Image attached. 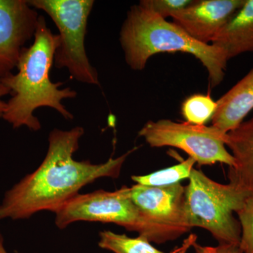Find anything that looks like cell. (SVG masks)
I'll list each match as a JSON object with an SVG mask.
<instances>
[{"instance_id":"3957f363","label":"cell","mask_w":253,"mask_h":253,"mask_svg":"<svg viewBox=\"0 0 253 253\" xmlns=\"http://www.w3.org/2000/svg\"><path fill=\"white\" fill-rule=\"evenodd\" d=\"M125 59L134 71H142L151 56L160 53L193 55L207 70L210 83L216 87L225 77L229 61L220 48L195 41L176 26L141 4L129 9L120 33Z\"/></svg>"},{"instance_id":"2e32d148","label":"cell","mask_w":253,"mask_h":253,"mask_svg":"<svg viewBox=\"0 0 253 253\" xmlns=\"http://www.w3.org/2000/svg\"><path fill=\"white\" fill-rule=\"evenodd\" d=\"M217 103L210 94H195L186 98L181 106V113L186 122L205 126L212 119Z\"/></svg>"},{"instance_id":"8fae6325","label":"cell","mask_w":253,"mask_h":253,"mask_svg":"<svg viewBox=\"0 0 253 253\" xmlns=\"http://www.w3.org/2000/svg\"><path fill=\"white\" fill-rule=\"evenodd\" d=\"M216 103L212 126L227 134L244 122L253 110V68Z\"/></svg>"},{"instance_id":"9c48e42d","label":"cell","mask_w":253,"mask_h":253,"mask_svg":"<svg viewBox=\"0 0 253 253\" xmlns=\"http://www.w3.org/2000/svg\"><path fill=\"white\" fill-rule=\"evenodd\" d=\"M246 0H195L173 16L172 23L195 41L211 44Z\"/></svg>"},{"instance_id":"ba28073f","label":"cell","mask_w":253,"mask_h":253,"mask_svg":"<svg viewBox=\"0 0 253 253\" xmlns=\"http://www.w3.org/2000/svg\"><path fill=\"white\" fill-rule=\"evenodd\" d=\"M39 16L26 0H0V79L17 66L25 44L35 36Z\"/></svg>"},{"instance_id":"e0dca14e","label":"cell","mask_w":253,"mask_h":253,"mask_svg":"<svg viewBox=\"0 0 253 253\" xmlns=\"http://www.w3.org/2000/svg\"><path fill=\"white\" fill-rule=\"evenodd\" d=\"M236 213L241 229L240 248L244 253H253V194L248 196Z\"/></svg>"},{"instance_id":"9a60e30c","label":"cell","mask_w":253,"mask_h":253,"mask_svg":"<svg viewBox=\"0 0 253 253\" xmlns=\"http://www.w3.org/2000/svg\"><path fill=\"white\" fill-rule=\"evenodd\" d=\"M196 163L194 158L189 157L185 161L172 167L146 175L132 176L131 179L136 184L154 187L174 185L180 183L183 179H189Z\"/></svg>"},{"instance_id":"5b68a950","label":"cell","mask_w":253,"mask_h":253,"mask_svg":"<svg viewBox=\"0 0 253 253\" xmlns=\"http://www.w3.org/2000/svg\"><path fill=\"white\" fill-rule=\"evenodd\" d=\"M189 179L184 206L188 227L206 229L219 244H239L241 225L234 213L252 194L240 191L229 183L216 182L195 168Z\"/></svg>"},{"instance_id":"5bb4252c","label":"cell","mask_w":253,"mask_h":253,"mask_svg":"<svg viewBox=\"0 0 253 253\" xmlns=\"http://www.w3.org/2000/svg\"><path fill=\"white\" fill-rule=\"evenodd\" d=\"M196 239L194 235L190 236L180 248L169 253H185ZM98 244L101 249L114 253H166L155 248L143 236L131 238L111 231H101Z\"/></svg>"},{"instance_id":"7a4b0ae2","label":"cell","mask_w":253,"mask_h":253,"mask_svg":"<svg viewBox=\"0 0 253 253\" xmlns=\"http://www.w3.org/2000/svg\"><path fill=\"white\" fill-rule=\"evenodd\" d=\"M34 38L33 44L21 52L16 66L18 72L10 73L0 82L12 96L6 102L3 119L14 128L25 126L36 131L41 129V122L34 116L38 108H52L66 120L73 119L62 101L74 99L77 92L70 87L60 89L63 83H54L50 80V70L59 45V36L51 33L43 16L38 18Z\"/></svg>"},{"instance_id":"30bf717a","label":"cell","mask_w":253,"mask_h":253,"mask_svg":"<svg viewBox=\"0 0 253 253\" xmlns=\"http://www.w3.org/2000/svg\"><path fill=\"white\" fill-rule=\"evenodd\" d=\"M134 204L151 220L172 228L181 235L190 231L184 217L185 186H148L134 184L130 187Z\"/></svg>"},{"instance_id":"ffe728a7","label":"cell","mask_w":253,"mask_h":253,"mask_svg":"<svg viewBox=\"0 0 253 253\" xmlns=\"http://www.w3.org/2000/svg\"><path fill=\"white\" fill-rule=\"evenodd\" d=\"M9 94H11L9 89L0 82V118H2L6 108V102L3 101L1 98Z\"/></svg>"},{"instance_id":"52a82bcc","label":"cell","mask_w":253,"mask_h":253,"mask_svg":"<svg viewBox=\"0 0 253 253\" xmlns=\"http://www.w3.org/2000/svg\"><path fill=\"white\" fill-rule=\"evenodd\" d=\"M138 134L151 147L171 146L182 150L199 166L221 163L231 168L235 165L234 157L226 148V134L212 126L161 119L146 123Z\"/></svg>"},{"instance_id":"6da1fadb","label":"cell","mask_w":253,"mask_h":253,"mask_svg":"<svg viewBox=\"0 0 253 253\" xmlns=\"http://www.w3.org/2000/svg\"><path fill=\"white\" fill-rule=\"evenodd\" d=\"M84 133L78 126L49 133L47 153L41 166L5 193L0 203V220L28 219L42 211L55 213L96 179L119 177L126 158L136 149L101 164L76 161L73 155Z\"/></svg>"},{"instance_id":"4fadbf2b","label":"cell","mask_w":253,"mask_h":253,"mask_svg":"<svg viewBox=\"0 0 253 253\" xmlns=\"http://www.w3.org/2000/svg\"><path fill=\"white\" fill-rule=\"evenodd\" d=\"M212 45L220 48L228 59L253 51V0L244 4L218 33Z\"/></svg>"},{"instance_id":"8992f818","label":"cell","mask_w":253,"mask_h":253,"mask_svg":"<svg viewBox=\"0 0 253 253\" xmlns=\"http://www.w3.org/2000/svg\"><path fill=\"white\" fill-rule=\"evenodd\" d=\"M28 4L49 15L59 31V45L54 54L58 68H67L71 77L86 84L99 85L96 68L86 56L84 38L93 0H31Z\"/></svg>"},{"instance_id":"44dd1931","label":"cell","mask_w":253,"mask_h":253,"mask_svg":"<svg viewBox=\"0 0 253 253\" xmlns=\"http://www.w3.org/2000/svg\"><path fill=\"white\" fill-rule=\"evenodd\" d=\"M0 253H7L4 247V239L1 235V231H0Z\"/></svg>"},{"instance_id":"ac0fdd59","label":"cell","mask_w":253,"mask_h":253,"mask_svg":"<svg viewBox=\"0 0 253 253\" xmlns=\"http://www.w3.org/2000/svg\"><path fill=\"white\" fill-rule=\"evenodd\" d=\"M195 0H141L139 4L166 19L172 18L194 3Z\"/></svg>"},{"instance_id":"277c9868","label":"cell","mask_w":253,"mask_h":253,"mask_svg":"<svg viewBox=\"0 0 253 253\" xmlns=\"http://www.w3.org/2000/svg\"><path fill=\"white\" fill-rule=\"evenodd\" d=\"M81 221L117 224L158 244L181 236L172 228L146 217L133 202L130 187L126 186L114 191L97 190L78 194L55 212V224L60 229Z\"/></svg>"},{"instance_id":"7c38bea8","label":"cell","mask_w":253,"mask_h":253,"mask_svg":"<svg viewBox=\"0 0 253 253\" xmlns=\"http://www.w3.org/2000/svg\"><path fill=\"white\" fill-rule=\"evenodd\" d=\"M225 144L235 161L228 173L229 184L253 194V117L228 132Z\"/></svg>"},{"instance_id":"d6986e66","label":"cell","mask_w":253,"mask_h":253,"mask_svg":"<svg viewBox=\"0 0 253 253\" xmlns=\"http://www.w3.org/2000/svg\"><path fill=\"white\" fill-rule=\"evenodd\" d=\"M194 253H244L239 244H219L217 246H205L198 244L196 241L193 243Z\"/></svg>"}]
</instances>
